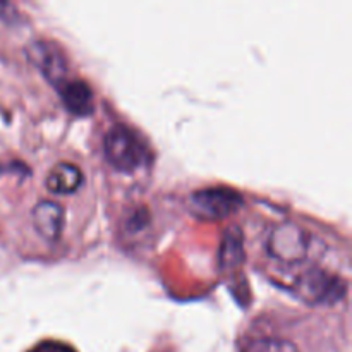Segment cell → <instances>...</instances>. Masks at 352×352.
<instances>
[{
    "mask_svg": "<svg viewBox=\"0 0 352 352\" xmlns=\"http://www.w3.org/2000/svg\"><path fill=\"white\" fill-rule=\"evenodd\" d=\"M105 158L116 170L133 174L148 164V148L140 136L129 127L117 124L103 140Z\"/></svg>",
    "mask_w": 352,
    "mask_h": 352,
    "instance_id": "6da1fadb",
    "label": "cell"
},
{
    "mask_svg": "<svg viewBox=\"0 0 352 352\" xmlns=\"http://www.w3.org/2000/svg\"><path fill=\"white\" fill-rule=\"evenodd\" d=\"M298 296L309 305H332L346 294V284L336 275L311 268L298 278Z\"/></svg>",
    "mask_w": 352,
    "mask_h": 352,
    "instance_id": "7a4b0ae2",
    "label": "cell"
},
{
    "mask_svg": "<svg viewBox=\"0 0 352 352\" xmlns=\"http://www.w3.org/2000/svg\"><path fill=\"white\" fill-rule=\"evenodd\" d=\"M243 206V198L227 188H210L196 191L191 196L189 208L196 217L205 220H222Z\"/></svg>",
    "mask_w": 352,
    "mask_h": 352,
    "instance_id": "3957f363",
    "label": "cell"
},
{
    "mask_svg": "<svg viewBox=\"0 0 352 352\" xmlns=\"http://www.w3.org/2000/svg\"><path fill=\"white\" fill-rule=\"evenodd\" d=\"M268 251L274 258L287 263L305 260L309 254V239L305 230L294 223H284L274 229L268 239Z\"/></svg>",
    "mask_w": 352,
    "mask_h": 352,
    "instance_id": "277c9868",
    "label": "cell"
},
{
    "mask_svg": "<svg viewBox=\"0 0 352 352\" xmlns=\"http://www.w3.org/2000/svg\"><path fill=\"white\" fill-rule=\"evenodd\" d=\"M30 57L33 58L34 64L38 65L45 78L55 86H60L67 81V62H65L64 55L50 43H38L33 45L30 52Z\"/></svg>",
    "mask_w": 352,
    "mask_h": 352,
    "instance_id": "5b68a950",
    "label": "cell"
},
{
    "mask_svg": "<svg viewBox=\"0 0 352 352\" xmlns=\"http://www.w3.org/2000/svg\"><path fill=\"white\" fill-rule=\"evenodd\" d=\"M34 227L48 241H55L64 227V210L54 201H40L33 210Z\"/></svg>",
    "mask_w": 352,
    "mask_h": 352,
    "instance_id": "8992f818",
    "label": "cell"
},
{
    "mask_svg": "<svg viewBox=\"0 0 352 352\" xmlns=\"http://www.w3.org/2000/svg\"><path fill=\"white\" fill-rule=\"evenodd\" d=\"M62 102L69 112L76 116H89L93 112V91L85 81H65L58 86Z\"/></svg>",
    "mask_w": 352,
    "mask_h": 352,
    "instance_id": "52a82bcc",
    "label": "cell"
},
{
    "mask_svg": "<svg viewBox=\"0 0 352 352\" xmlns=\"http://www.w3.org/2000/svg\"><path fill=\"white\" fill-rule=\"evenodd\" d=\"M85 175L81 168L72 164H58L47 177V188L54 195H72L82 186Z\"/></svg>",
    "mask_w": 352,
    "mask_h": 352,
    "instance_id": "ba28073f",
    "label": "cell"
},
{
    "mask_svg": "<svg viewBox=\"0 0 352 352\" xmlns=\"http://www.w3.org/2000/svg\"><path fill=\"white\" fill-rule=\"evenodd\" d=\"M246 352H299L296 344L280 337H263L248 346Z\"/></svg>",
    "mask_w": 352,
    "mask_h": 352,
    "instance_id": "9c48e42d",
    "label": "cell"
},
{
    "mask_svg": "<svg viewBox=\"0 0 352 352\" xmlns=\"http://www.w3.org/2000/svg\"><path fill=\"white\" fill-rule=\"evenodd\" d=\"M234 232H227L226 243H223V250H222V263L223 265H232L239 263L241 260V248H243V243H241V236L237 232V229H232Z\"/></svg>",
    "mask_w": 352,
    "mask_h": 352,
    "instance_id": "30bf717a",
    "label": "cell"
},
{
    "mask_svg": "<svg viewBox=\"0 0 352 352\" xmlns=\"http://www.w3.org/2000/svg\"><path fill=\"white\" fill-rule=\"evenodd\" d=\"M33 352H74L71 347L67 346H62V344H41L40 347H36Z\"/></svg>",
    "mask_w": 352,
    "mask_h": 352,
    "instance_id": "8fae6325",
    "label": "cell"
}]
</instances>
